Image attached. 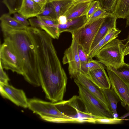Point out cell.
<instances>
[{
	"instance_id": "cell-1",
	"label": "cell",
	"mask_w": 129,
	"mask_h": 129,
	"mask_svg": "<svg viewBox=\"0 0 129 129\" xmlns=\"http://www.w3.org/2000/svg\"><path fill=\"white\" fill-rule=\"evenodd\" d=\"M26 29L3 34L4 42L17 56L25 80L34 86H39L40 84L34 47Z\"/></svg>"
},
{
	"instance_id": "cell-2",
	"label": "cell",
	"mask_w": 129,
	"mask_h": 129,
	"mask_svg": "<svg viewBox=\"0 0 129 129\" xmlns=\"http://www.w3.org/2000/svg\"><path fill=\"white\" fill-rule=\"evenodd\" d=\"M28 107L47 121L55 123L78 122L77 118L62 113L52 102L32 99L28 100Z\"/></svg>"
},
{
	"instance_id": "cell-3",
	"label": "cell",
	"mask_w": 129,
	"mask_h": 129,
	"mask_svg": "<svg viewBox=\"0 0 129 129\" xmlns=\"http://www.w3.org/2000/svg\"><path fill=\"white\" fill-rule=\"evenodd\" d=\"M127 43L114 39L100 49L96 56V58L106 67L117 68L124 62V54Z\"/></svg>"
},
{
	"instance_id": "cell-4",
	"label": "cell",
	"mask_w": 129,
	"mask_h": 129,
	"mask_svg": "<svg viewBox=\"0 0 129 129\" xmlns=\"http://www.w3.org/2000/svg\"><path fill=\"white\" fill-rule=\"evenodd\" d=\"M74 81L78 87V97L84 106L86 114L96 118L114 117L96 97L77 81Z\"/></svg>"
},
{
	"instance_id": "cell-5",
	"label": "cell",
	"mask_w": 129,
	"mask_h": 129,
	"mask_svg": "<svg viewBox=\"0 0 129 129\" xmlns=\"http://www.w3.org/2000/svg\"><path fill=\"white\" fill-rule=\"evenodd\" d=\"M72 34V42L64 51L62 63L64 64H68L70 78L74 79L81 72V62L78 52L79 31L77 30Z\"/></svg>"
},
{
	"instance_id": "cell-6",
	"label": "cell",
	"mask_w": 129,
	"mask_h": 129,
	"mask_svg": "<svg viewBox=\"0 0 129 129\" xmlns=\"http://www.w3.org/2000/svg\"><path fill=\"white\" fill-rule=\"evenodd\" d=\"M104 18L99 19L86 24L78 29L79 32V45L81 46L88 54Z\"/></svg>"
},
{
	"instance_id": "cell-7",
	"label": "cell",
	"mask_w": 129,
	"mask_h": 129,
	"mask_svg": "<svg viewBox=\"0 0 129 129\" xmlns=\"http://www.w3.org/2000/svg\"><path fill=\"white\" fill-rule=\"evenodd\" d=\"M0 65L3 69L23 75V70L20 62L13 50L5 42L0 45Z\"/></svg>"
},
{
	"instance_id": "cell-8",
	"label": "cell",
	"mask_w": 129,
	"mask_h": 129,
	"mask_svg": "<svg viewBox=\"0 0 129 129\" xmlns=\"http://www.w3.org/2000/svg\"><path fill=\"white\" fill-rule=\"evenodd\" d=\"M111 88L119 98L123 106L129 107V85L109 68L106 67Z\"/></svg>"
},
{
	"instance_id": "cell-9",
	"label": "cell",
	"mask_w": 129,
	"mask_h": 129,
	"mask_svg": "<svg viewBox=\"0 0 129 129\" xmlns=\"http://www.w3.org/2000/svg\"><path fill=\"white\" fill-rule=\"evenodd\" d=\"M1 95L16 105L26 108L28 107V100L24 91L8 84L0 83Z\"/></svg>"
},
{
	"instance_id": "cell-10",
	"label": "cell",
	"mask_w": 129,
	"mask_h": 129,
	"mask_svg": "<svg viewBox=\"0 0 129 129\" xmlns=\"http://www.w3.org/2000/svg\"><path fill=\"white\" fill-rule=\"evenodd\" d=\"M96 97L111 113L103 89L96 85L87 74L81 72L74 79Z\"/></svg>"
},
{
	"instance_id": "cell-11",
	"label": "cell",
	"mask_w": 129,
	"mask_h": 129,
	"mask_svg": "<svg viewBox=\"0 0 129 129\" xmlns=\"http://www.w3.org/2000/svg\"><path fill=\"white\" fill-rule=\"evenodd\" d=\"M44 9L33 0H22L17 12L28 19L37 17L43 12Z\"/></svg>"
},
{
	"instance_id": "cell-12",
	"label": "cell",
	"mask_w": 129,
	"mask_h": 129,
	"mask_svg": "<svg viewBox=\"0 0 129 129\" xmlns=\"http://www.w3.org/2000/svg\"><path fill=\"white\" fill-rule=\"evenodd\" d=\"M87 74L90 79L101 89L110 88L111 82L105 69L104 67L91 71Z\"/></svg>"
},
{
	"instance_id": "cell-13",
	"label": "cell",
	"mask_w": 129,
	"mask_h": 129,
	"mask_svg": "<svg viewBox=\"0 0 129 129\" xmlns=\"http://www.w3.org/2000/svg\"><path fill=\"white\" fill-rule=\"evenodd\" d=\"M0 20L1 30L3 34L13 31L26 29L27 27L17 21L9 13L2 15Z\"/></svg>"
},
{
	"instance_id": "cell-14",
	"label": "cell",
	"mask_w": 129,
	"mask_h": 129,
	"mask_svg": "<svg viewBox=\"0 0 129 129\" xmlns=\"http://www.w3.org/2000/svg\"><path fill=\"white\" fill-rule=\"evenodd\" d=\"M117 19V18L112 14H110L104 18L92 45L91 50L104 37L110 30L116 27Z\"/></svg>"
},
{
	"instance_id": "cell-15",
	"label": "cell",
	"mask_w": 129,
	"mask_h": 129,
	"mask_svg": "<svg viewBox=\"0 0 129 129\" xmlns=\"http://www.w3.org/2000/svg\"><path fill=\"white\" fill-rule=\"evenodd\" d=\"M92 2H74L64 15L68 21L86 15Z\"/></svg>"
},
{
	"instance_id": "cell-16",
	"label": "cell",
	"mask_w": 129,
	"mask_h": 129,
	"mask_svg": "<svg viewBox=\"0 0 129 129\" xmlns=\"http://www.w3.org/2000/svg\"><path fill=\"white\" fill-rule=\"evenodd\" d=\"M87 20L85 15L68 20L64 24H57V27L60 34L65 32H70L72 34L84 25Z\"/></svg>"
},
{
	"instance_id": "cell-17",
	"label": "cell",
	"mask_w": 129,
	"mask_h": 129,
	"mask_svg": "<svg viewBox=\"0 0 129 129\" xmlns=\"http://www.w3.org/2000/svg\"><path fill=\"white\" fill-rule=\"evenodd\" d=\"M105 98L108 103L110 111L114 117L117 115V106L120 100L116 94L111 88L103 89Z\"/></svg>"
},
{
	"instance_id": "cell-18",
	"label": "cell",
	"mask_w": 129,
	"mask_h": 129,
	"mask_svg": "<svg viewBox=\"0 0 129 129\" xmlns=\"http://www.w3.org/2000/svg\"><path fill=\"white\" fill-rule=\"evenodd\" d=\"M74 2L73 0H48V1L54 7L57 18L60 16L64 15Z\"/></svg>"
},
{
	"instance_id": "cell-19",
	"label": "cell",
	"mask_w": 129,
	"mask_h": 129,
	"mask_svg": "<svg viewBox=\"0 0 129 129\" xmlns=\"http://www.w3.org/2000/svg\"><path fill=\"white\" fill-rule=\"evenodd\" d=\"M129 14V0H118L113 15L117 18L126 19Z\"/></svg>"
},
{
	"instance_id": "cell-20",
	"label": "cell",
	"mask_w": 129,
	"mask_h": 129,
	"mask_svg": "<svg viewBox=\"0 0 129 129\" xmlns=\"http://www.w3.org/2000/svg\"><path fill=\"white\" fill-rule=\"evenodd\" d=\"M107 68L113 71L124 82L129 85V64L124 62L117 68Z\"/></svg>"
},
{
	"instance_id": "cell-21",
	"label": "cell",
	"mask_w": 129,
	"mask_h": 129,
	"mask_svg": "<svg viewBox=\"0 0 129 129\" xmlns=\"http://www.w3.org/2000/svg\"><path fill=\"white\" fill-rule=\"evenodd\" d=\"M81 72L87 74L90 71L104 67L99 61L90 58L87 62H81Z\"/></svg>"
},
{
	"instance_id": "cell-22",
	"label": "cell",
	"mask_w": 129,
	"mask_h": 129,
	"mask_svg": "<svg viewBox=\"0 0 129 129\" xmlns=\"http://www.w3.org/2000/svg\"><path fill=\"white\" fill-rule=\"evenodd\" d=\"M123 121L122 119L119 118L100 117L91 119L90 123L103 124H122Z\"/></svg>"
},
{
	"instance_id": "cell-23",
	"label": "cell",
	"mask_w": 129,
	"mask_h": 129,
	"mask_svg": "<svg viewBox=\"0 0 129 129\" xmlns=\"http://www.w3.org/2000/svg\"><path fill=\"white\" fill-rule=\"evenodd\" d=\"M22 0H3L2 2L6 6L9 13L13 14L17 13L20 9Z\"/></svg>"
},
{
	"instance_id": "cell-24",
	"label": "cell",
	"mask_w": 129,
	"mask_h": 129,
	"mask_svg": "<svg viewBox=\"0 0 129 129\" xmlns=\"http://www.w3.org/2000/svg\"><path fill=\"white\" fill-rule=\"evenodd\" d=\"M101 7L110 14H113L118 0H98Z\"/></svg>"
},
{
	"instance_id": "cell-25",
	"label": "cell",
	"mask_w": 129,
	"mask_h": 129,
	"mask_svg": "<svg viewBox=\"0 0 129 129\" xmlns=\"http://www.w3.org/2000/svg\"><path fill=\"white\" fill-rule=\"evenodd\" d=\"M38 16L49 17L56 20H57V19L54 7L52 5L48 2L43 12Z\"/></svg>"
},
{
	"instance_id": "cell-26",
	"label": "cell",
	"mask_w": 129,
	"mask_h": 129,
	"mask_svg": "<svg viewBox=\"0 0 129 129\" xmlns=\"http://www.w3.org/2000/svg\"><path fill=\"white\" fill-rule=\"evenodd\" d=\"M110 14L100 7L87 20L85 23H89L100 18H105Z\"/></svg>"
},
{
	"instance_id": "cell-27",
	"label": "cell",
	"mask_w": 129,
	"mask_h": 129,
	"mask_svg": "<svg viewBox=\"0 0 129 129\" xmlns=\"http://www.w3.org/2000/svg\"><path fill=\"white\" fill-rule=\"evenodd\" d=\"M121 32V30L116 27L110 30L104 37V46L109 42L116 38Z\"/></svg>"
},
{
	"instance_id": "cell-28",
	"label": "cell",
	"mask_w": 129,
	"mask_h": 129,
	"mask_svg": "<svg viewBox=\"0 0 129 129\" xmlns=\"http://www.w3.org/2000/svg\"><path fill=\"white\" fill-rule=\"evenodd\" d=\"M104 37L90 50L88 55L89 58H92L96 56L100 49L104 46Z\"/></svg>"
},
{
	"instance_id": "cell-29",
	"label": "cell",
	"mask_w": 129,
	"mask_h": 129,
	"mask_svg": "<svg viewBox=\"0 0 129 129\" xmlns=\"http://www.w3.org/2000/svg\"><path fill=\"white\" fill-rule=\"evenodd\" d=\"M101 7L98 0L92 2L90 7L86 15L87 20L96 12L99 8Z\"/></svg>"
},
{
	"instance_id": "cell-30",
	"label": "cell",
	"mask_w": 129,
	"mask_h": 129,
	"mask_svg": "<svg viewBox=\"0 0 129 129\" xmlns=\"http://www.w3.org/2000/svg\"><path fill=\"white\" fill-rule=\"evenodd\" d=\"M30 26L33 27L41 29V27L45 25V24L40 20L37 17L28 19Z\"/></svg>"
},
{
	"instance_id": "cell-31",
	"label": "cell",
	"mask_w": 129,
	"mask_h": 129,
	"mask_svg": "<svg viewBox=\"0 0 129 129\" xmlns=\"http://www.w3.org/2000/svg\"><path fill=\"white\" fill-rule=\"evenodd\" d=\"M13 14V18L19 23L27 27L30 25L29 21L21 14L17 12Z\"/></svg>"
},
{
	"instance_id": "cell-32",
	"label": "cell",
	"mask_w": 129,
	"mask_h": 129,
	"mask_svg": "<svg viewBox=\"0 0 129 129\" xmlns=\"http://www.w3.org/2000/svg\"><path fill=\"white\" fill-rule=\"evenodd\" d=\"M78 54L81 62L88 61L90 58L88 57V54L82 47L79 45L78 47Z\"/></svg>"
},
{
	"instance_id": "cell-33",
	"label": "cell",
	"mask_w": 129,
	"mask_h": 129,
	"mask_svg": "<svg viewBox=\"0 0 129 129\" xmlns=\"http://www.w3.org/2000/svg\"><path fill=\"white\" fill-rule=\"evenodd\" d=\"M37 17L40 20L45 24V26L58 24L57 20H55L49 17L46 16H38Z\"/></svg>"
},
{
	"instance_id": "cell-34",
	"label": "cell",
	"mask_w": 129,
	"mask_h": 129,
	"mask_svg": "<svg viewBox=\"0 0 129 129\" xmlns=\"http://www.w3.org/2000/svg\"><path fill=\"white\" fill-rule=\"evenodd\" d=\"M9 78L6 73L4 71L3 69L0 65V83L8 84Z\"/></svg>"
},
{
	"instance_id": "cell-35",
	"label": "cell",
	"mask_w": 129,
	"mask_h": 129,
	"mask_svg": "<svg viewBox=\"0 0 129 129\" xmlns=\"http://www.w3.org/2000/svg\"><path fill=\"white\" fill-rule=\"evenodd\" d=\"M58 24H64L66 23L68 21L67 17L65 15L60 16L57 19Z\"/></svg>"
},
{
	"instance_id": "cell-36",
	"label": "cell",
	"mask_w": 129,
	"mask_h": 129,
	"mask_svg": "<svg viewBox=\"0 0 129 129\" xmlns=\"http://www.w3.org/2000/svg\"><path fill=\"white\" fill-rule=\"evenodd\" d=\"M41 7L44 8L47 5L48 0H33Z\"/></svg>"
},
{
	"instance_id": "cell-37",
	"label": "cell",
	"mask_w": 129,
	"mask_h": 129,
	"mask_svg": "<svg viewBox=\"0 0 129 129\" xmlns=\"http://www.w3.org/2000/svg\"><path fill=\"white\" fill-rule=\"evenodd\" d=\"M126 42L127 43L124 52V56L129 55V42Z\"/></svg>"
},
{
	"instance_id": "cell-38",
	"label": "cell",
	"mask_w": 129,
	"mask_h": 129,
	"mask_svg": "<svg viewBox=\"0 0 129 129\" xmlns=\"http://www.w3.org/2000/svg\"><path fill=\"white\" fill-rule=\"evenodd\" d=\"M126 27L129 26V14L127 16L126 18ZM127 42H129V33L128 37L126 39Z\"/></svg>"
},
{
	"instance_id": "cell-39",
	"label": "cell",
	"mask_w": 129,
	"mask_h": 129,
	"mask_svg": "<svg viewBox=\"0 0 129 129\" xmlns=\"http://www.w3.org/2000/svg\"><path fill=\"white\" fill-rule=\"evenodd\" d=\"M128 112L127 113L124 114L121 116L119 117V118L121 119H123L125 118L126 117L129 116V107H128Z\"/></svg>"
},
{
	"instance_id": "cell-40",
	"label": "cell",
	"mask_w": 129,
	"mask_h": 129,
	"mask_svg": "<svg viewBox=\"0 0 129 129\" xmlns=\"http://www.w3.org/2000/svg\"><path fill=\"white\" fill-rule=\"evenodd\" d=\"M74 2H85L91 1L92 2L95 0H73Z\"/></svg>"
},
{
	"instance_id": "cell-41",
	"label": "cell",
	"mask_w": 129,
	"mask_h": 129,
	"mask_svg": "<svg viewBox=\"0 0 129 129\" xmlns=\"http://www.w3.org/2000/svg\"><path fill=\"white\" fill-rule=\"evenodd\" d=\"M122 119L124 121H129V118L127 119Z\"/></svg>"
}]
</instances>
